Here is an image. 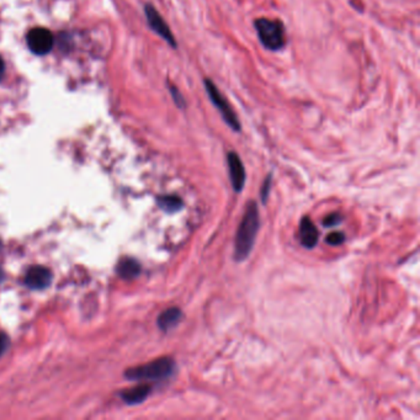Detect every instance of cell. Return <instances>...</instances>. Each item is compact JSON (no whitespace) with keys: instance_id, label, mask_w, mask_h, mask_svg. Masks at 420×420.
Masks as SVG:
<instances>
[{"instance_id":"1","label":"cell","mask_w":420,"mask_h":420,"mask_svg":"<svg viewBox=\"0 0 420 420\" xmlns=\"http://www.w3.org/2000/svg\"><path fill=\"white\" fill-rule=\"evenodd\" d=\"M259 227V209L254 201H250L245 209L234 240V259L237 261H243L248 258L254 247Z\"/></svg>"},{"instance_id":"2","label":"cell","mask_w":420,"mask_h":420,"mask_svg":"<svg viewBox=\"0 0 420 420\" xmlns=\"http://www.w3.org/2000/svg\"><path fill=\"white\" fill-rule=\"evenodd\" d=\"M254 28L260 42L269 51H280L286 44V33L283 22L268 17H259L254 21Z\"/></svg>"},{"instance_id":"3","label":"cell","mask_w":420,"mask_h":420,"mask_svg":"<svg viewBox=\"0 0 420 420\" xmlns=\"http://www.w3.org/2000/svg\"><path fill=\"white\" fill-rule=\"evenodd\" d=\"M174 370H175L174 360L170 358H161L152 361L150 364L130 369L126 372V377L132 381H146V380L161 381L172 376Z\"/></svg>"},{"instance_id":"4","label":"cell","mask_w":420,"mask_h":420,"mask_svg":"<svg viewBox=\"0 0 420 420\" xmlns=\"http://www.w3.org/2000/svg\"><path fill=\"white\" fill-rule=\"evenodd\" d=\"M204 84H205L206 91H207V95L210 98L211 103L217 107V110L221 114L223 121L226 122L227 125L233 131L240 132L242 125L238 120L237 114L233 110L232 106L229 105V103L227 101L226 98L221 94V91L217 88V85L209 78L205 79Z\"/></svg>"},{"instance_id":"5","label":"cell","mask_w":420,"mask_h":420,"mask_svg":"<svg viewBox=\"0 0 420 420\" xmlns=\"http://www.w3.org/2000/svg\"><path fill=\"white\" fill-rule=\"evenodd\" d=\"M26 44H28V50L35 55H44L50 53L53 49L55 39L50 30L44 28H35L28 31V36H26Z\"/></svg>"},{"instance_id":"6","label":"cell","mask_w":420,"mask_h":420,"mask_svg":"<svg viewBox=\"0 0 420 420\" xmlns=\"http://www.w3.org/2000/svg\"><path fill=\"white\" fill-rule=\"evenodd\" d=\"M144 14L147 17V22L150 28L155 31L158 36L166 41V44H170L173 49H177V40L173 35L172 30L169 25L166 24V20L161 17V14L155 9V6L147 4L144 6Z\"/></svg>"},{"instance_id":"7","label":"cell","mask_w":420,"mask_h":420,"mask_svg":"<svg viewBox=\"0 0 420 420\" xmlns=\"http://www.w3.org/2000/svg\"><path fill=\"white\" fill-rule=\"evenodd\" d=\"M227 163H228V170H229V179L232 188L236 193H240L245 185V169H244L243 161H240L239 155L236 152H229L227 155Z\"/></svg>"},{"instance_id":"8","label":"cell","mask_w":420,"mask_h":420,"mask_svg":"<svg viewBox=\"0 0 420 420\" xmlns=\"http://www.w3.org/2000/svg\"><path fill=\"white\" fill-rule=\"evenodd\" d=\"M52 282V272L44 266L36 265L28 269L25 275L26 286L33 290H44Z\"/></svg>"},{"instance_id":"9","label":"cell","mask_w":420,"mask_h":420,"mask_svg":"<svg viewBox=\"0 0 420 420\" xmlns=\"http://www.w3.org/2000/svg\"><path fill=\"white\" fill-rule=\"evenodd\" d=\"M320 239V232L310 217H304L299 223V240L306 249L315 248Z\"/></svg>"},{"instance_id":"10","label":"cell","mask_w":420,"mask_h":420,"mask_svg":"<svg viewBox=\"0 0 420 420\" xmlns=\"http://www.w3.org/2000/svg\"><path fill=\"white\" fill-rule=\"evenodd\" d=\"M183 318V312L180 308L172 307L168 310L161 312V315L158 317V326L161 328L163 332H169L173 328L179 324V322Z\"/></svg>"},{"instance_id":"11","label":"cell","mask_w":420,"mask_h":420,"mask_svg":"<svg viewBox=\"0 0 420 420\" xmlns=\"http://www.w3.org/2000/svg\"><path fill=\"white\" fill-rule=\"evenodd\" d=\"M150 391H152V388L148 385H139V386L130 388L125 392H122L121 399L125 403L134 405V404L142 403L143 401H146L150 396Z\"/></svg>"},{"instance_id":"12","label":"cell","mask_w":420,"mask_h":420,"mask_svg":"<svg viewBox=\"0 0 420 420\" xmlns=\"http://www.w3.org/2000/svg\"><path fill=\"white\" fill-rule=\"evenodd\" d=\"M139 272H141V265L137 260L132 259V258L122 259L117 264V274L125 280L136 279L139 277Z\"/></svg>"},{"instance_id":"13","label":"cell","mask_w":420,"mask_h":420,"mask_svg":"<svg viewBox=\"0 0 420 420\" xmlns=\"http://www.w3.org/2000/svg\"><path fill=\"white\" fill-rule=\"evenodd\" d=\"M158 206L166 212H177L183 209V200L175 195H166L158 198Z\"/></svg>"},{"instance_id":"14","label":"cell","mask_w":420,"mask_h":420,"mask_svg":"<svg viewBox=\"0 0 420 420\" xmlns=\"http://www.w3.org/2000/svg\"><path fill=\"white\" fill-rule=\"evenodd\" d=\"M169 93L172 95L175 105H177L179 109L185 110V109H186V101L184 99V95L180 93V90H179L175 85L169 84Z\"/></svg>"},{"instance_id":"15","label":"cell","mask_w":420,"mask_h":420,"mask_svg":"<svg viewBox=\"0 0 420 420\" xmlns=\"http://www.w3.org/2000/svg\"><path fill=\"white\" fill-rule=\"evenodd\" d=\"M344 240H345V236H344L343 232L329 233L326 238V243L329 244V245H334V247L342 245L344 243Z\"/></svg>"},{"instance_id":"16","label":"cell","mask_w":420,"mask_h":420,"mask_svg":"<svg viewBox=\"0 0 420 420\" xmlns=\"http://www.w3.org/2000/svg\"><path fill=\"white\" fill-rule=\"evenodd\" d=\"M271 180H272V175L269 174L268 177H266L265 180H264V183H263V186H261V190H260V198H261V201H263V204H265L266 200L269 198V194H270L271 190Z\"/></svg>"},{"instance_id":"17","label":"cell","mask_w":420,"mask_h":420,"mask_svg":"<svg viewBox=\"0 0 420 420\" xmlns=\"http://www.w3.org/2000/svg\"><path fill=\"white\" fill-rule=\"evenodd\" d=\"M340 222H342V216L339 213H332V215L326 216V218L323 220V225L324 227H334L338 226Z\"/></svg>"},{"instance_id":"18","label":"cell","mask_w":420,"mask_h":420,"mask_svg":"<svg viewBox=\"0 0 420 420\" xmlns=\"http://www.w3.org/2000/svg\"><path fill=\"white\" fill-rule=\"evenodd\" d=\"M8 345H9V338L6 337V334H0V355L6 351Z\"/></svg>"},{"instance_id":"19","label":"cell","mask_w":420,"mask_h":420,"mask_svg":"<svg viewBox=\"0 0 420 420\" xmlns=\"http://www.w3.org/2000/svg\"><path fill=\"white\" fill-rule=\"evenodd\" d=\"M4 73H6V63L3 61V58L0 57V80L4 77Z\"/></svg>"},{"instance_id":"20","label":"cell","mask_w":420,"mask_h":420,"mask_svg":"<svg viewBox=\"0 0 420 420\" xmlns=\"http://www.w3.org/2000/svg\"><path fill=\"white\" fill-rule=\"evenodd\" d=\"M3 279H4V274H3V271L0 269V283L3 281Z\"/></svg>"}]
</instances>
